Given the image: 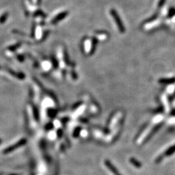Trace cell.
I'll use <instances>...</instances> for the list:
<instances>
[{"label":"cell","instance_id":"6da1fadb","mask_svg":"<svg viewBox=\"0 0 175 175\" xmlns=\"http://www.w3.org/2000/svg\"><path fill=\"white\" fill-rule=\"evenodd\" d=\"M27 140L26 138H22V139L19 140V141H17V142H16V143L14 144V145H11V146L7 147L6 149L3 151V153L5 154L11 153V152H13L14 151H15V150L18 149V148L21 147H22V146H23V145H26V144L27 143Z\"/></svg>","mask_w":175,"mask_h":175},{"label":"cell","instance_id":"7a4b0ae2","mask_svg":"<svg viewBox=\"0 0 175 175\" xmlns=\"http://www.w3.org/2000/svg\"><path fill=\"white\" fill-rule=\"evenodd\" d=\"M104 164L106 167L108 168L109 170H110L114 175H121L120 174L119 172L118 171V170L116 169V167H115L114 165L108 160V159H106V160L104 161Z\"/></svg>","mask_w":175,"mask_h":175},{"label":"cell","instance_id":"3957f363","mask_svg":"<svg viewBox=\"0 0 175 175\" xmlns=\"http://www.w3.org/2000/svg\"><path fill=\"white\" fill-rule=\"evenodd\" d=\"M165 1H166V0H160V1H159V5H162L163 4V3L165 2Z\"/></svg>","mask_w":175,"mask_h":175},{"label":"cell","instance_id":"277c9868","mask_svg":"<svg viewBox=\"0 0 175 175\" xmlns=\"http://www.w3.org/2000/svg\"><path fill=\"white\" fill-rule=\"evenodd\" d=\"M1 141H2V140H1V138H0V144H1Z\"/></svg>","mask_w":175,"mask_h":175}]
</instances>
